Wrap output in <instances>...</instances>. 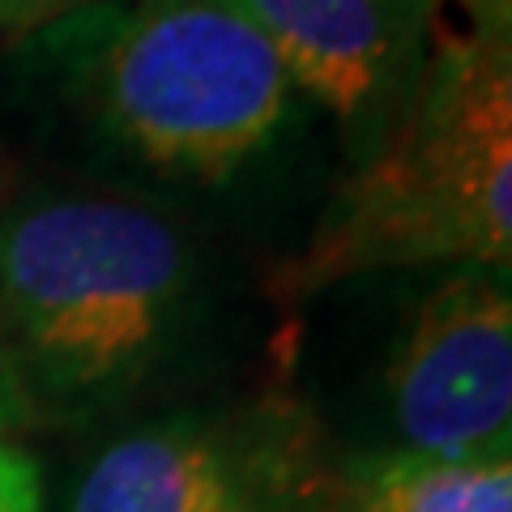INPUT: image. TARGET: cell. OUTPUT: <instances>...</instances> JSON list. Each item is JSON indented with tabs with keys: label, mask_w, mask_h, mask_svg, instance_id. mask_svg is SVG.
Instances as JSON below:
<instances>
[{
	"label": "cell",
	"mask_w": 512,
	"mask_h": 512,
	"mask_svg": "<svg viewBox=\"0 0 512 512\" xmlns=\"http://www.w3.org/2000/svg\"><path fill=\"white\" fill-rule=\"evenodd\" d=\"M30 414V402L22 393V380H18V367L9 359V346L0 338V436H9L13 427H22Z\"/></svg>",
	"instance_id": "obj_11"
},
{
	"label": "cell",
	"mask_w": 512,
	"mask_h": 512,
	"mask_svg": "<svg viewBox=\"0 0 512 512\" xmlns=\"http://www.w3.org/2000/svg\"><path fill=\"white\" fill-rule=\"evenodd\" d=\"M0 512H43V478L35 457L0 436Z\"/></svg>",
	"instance_id": "obj_8"
},
{
	"label": "cell",
	"mask_w": 512,
	"mask_h": 512,
	"mask_svg": "<svg viewBox=\"0 0 512 512\" xmlns=\"http://www.w3.org/2000/svg\"><path fill=\"white\" fill-rule=\"evenodd\" d=\"M35 43L111 146L175 180L235 175L282 133L295 99L231 0H103Z\"/></svg>",
	"instance_id": "obj_3"
},
{
	"label": "cell",
	"mask_w": 512,
	"mask_h": 512,
	"mask_svg": "<svg viewBox=\"0 0 512 512\" xmlns=\"http://www.w3.org/2000/svg\"><path fill=\"white\" fill-rule=\"evenodd\" d=\"M393 448L414 457H508L512 295L508 274L453 269L406 320L384 372Z\"/></svg>",
	"instance_id": "obj_5"
},
{
	"label": "cell",
	"mask_w": 512,
	"mask_h": 512,
	"mask_svg": "<svg viewBox=\"0 0 512 512\" xmlns=\"http://www.w3.org/2000/svg\"><path fill=\"white\" fill-rule=\"evenodd\" d=\"M103 0H0V30L9 35H39V30L56 26L60 18H73Z\"/></svg>",
	"instance_id": "obj_9"
},
{
	"label": "cell",
	"mask_w": 512,
	"mask_h": 512,
	"mask_svg": "<svg viewBox=\"0 0 512 512\" xmlns=\"http://www.w3.org/2000/svg\"><path fill=\"white\" fill-rule=\"evenodd\" d=\"M325 512H512V461L414 457L380 448L329 483Z\"/></svg>",
	"instance_id": "obj_7"
},
{
	"label": "cell",
	"mask_w": 512,
	"mask_h": 512,
	"mask_svg": "<svg viewBox=\"0 0 512 512\" xmlns=\"http://www.w3.org/2000/svg\"><path fill=\"white\" fill-rule=\"evenodd\" d=\"M384 9L393 13L397 22H406L419 35H431V22H436V0H380Z\"/></svg>",
	"instance_id": "obj_12"
},
{
	"label": "cell",
	"mask_w": 512,
	"mask_h": 512,
	"mask_svg": "<svg viewBox=\"0 0 512 512\" xmlns=\"http://www.w3.org/2000/svg\"><path fill=\"white\" fill-rule=\"evenodd\" d=\"M274 47L286 82L325 103L363 141L406 107L431 35L397 22L380 0H231Z\"/></svg>",
	"instance_id": "obj_6"
},
{
	"label": "cell",
	"mask_w": 512,
	"mask_h": 512,
	"mask_svg": "<svg viewBox=\"0 0 512 512\" xmlns=\"http://www.w3.org/2000/svg\"><path fill=\"white\" fill-rule=\"evenodd\" d=\"M466 13V35L491 39V43H512V0H453Z\"/></svg>",
	"instance_id": "obj_10"
},
{
	"label": "cell",
	"mask_w": 512,
	"mask_h": 512,
	"mask_svg": "<svg viewBox=\"0 0 512 512\" xmlns=\"http://www.w3.org/2000/svg\"><path fill=\"white\" fill-rule=\"evenodd\" d=\"M197 252L146 201L60 192L0 218V338L30 406H120L171 359Z\"/></svg>",
	"instance_id": "obj_1"
},
{
	"label": "cell",
	"mask_w": 512,
	"mask_h": 512,
	"mask_svg": "<svg viewBox=\"0 0 512 512\" xmlns=\"http://www.w3.org/2000/svg\"><path fill=\"white\" fill-rule=\"evenodd\" d=\"M512 261V43L427 47L406 107L338 188L278 291L308 299L380 269Z\"/></svg>",
	"instance_id": "obj_2"
},
{
	"label": "cell",
	"mask_w": 512,
	"mask_h": 512,
	"mask_svg": "<svg viewBox=\"0 0 512 512\" xmlns=\"http://www.w3.org/2000/svg\"><path fill=\"white\" fill-rule=\"evenodd\" d=\"M295 410L167 414L103 444L69 495V512H325Z\"/></svg>",
	"instance_id": "obj_4"
}]
</instances>
